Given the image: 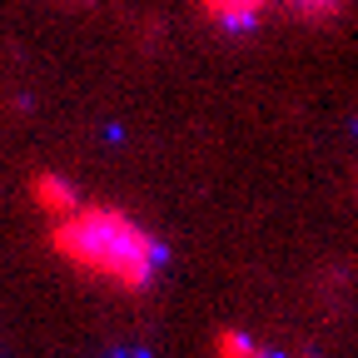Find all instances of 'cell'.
Masks as SVG:
<instances>
[{
    "label": "cell",
    "mask_w": 358,
    "mask_h": 358,
    "mask_svg": "<svg viewBox=\"0 0 358 358\" xmlns=\"http://www.w3.org/2000/svg\"><path fill=\"white\" fill-rule=\"evenodd\" d=\"M55 244H60L75 264L95 268V274H105V279H115V284H129V289L150 284L155 268H159V259H164L159 244L140 229V224H129L124 214H110V209L70 219L65 229L55 234Z\"/></svg>",
    "instance_id": "6da1fadb"
}]
</instances>
